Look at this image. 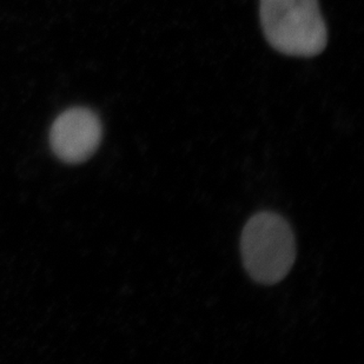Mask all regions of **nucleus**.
Returning <instances> with one entry per match:
<instances>
[{
    "instance_id": "1",
    "label": "nucleus",
    "mask_w": 364,
    "mask_h": 364,
    "mask_svg": "<svg viewBox=\"0 0 364 364\" xmlns=\"http://www.w3.org/2000/svg\"><path fill=\"white\" fill-rule=\"evenodd\" d=\"M265 38L276 51L314 57L326 48L328 31L317 0H261Z\"/></svg>"
},
{
    "instance_id": "2",
    "label": "nucleus",
    "mask_w": 364,
    "mask_h": 364,
    "mask_svg": "<svg viewBox=\"0 0 364 364\" xmlns=\"http://www.w3.org/2000/svg\"><path fill=\"white\" fill-rule=\"evenodd\" d=\"M241 250L251 279L261 284H276L295 263V236L282 216L264 211L251 217L244 227Z\"/></svg>"
},
{
    "instance_id": "3",
    "label": "nucleus",
    "mask_w": 364,
    "mask_h": 364,
    "mask_svg": "<svg viewBox=\"0 0 364 364\" xmlns=\"http://www.w3.org/2000/svg\"><path fill=\"white\" fill-rule=\"evenodd\" d=\"M102 136V123L92 110L73 107L59 114L52 124L50 144L63 162L78 164L96 152Z\"/></svg>"
}]
</instances>
